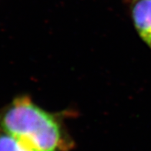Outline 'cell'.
<instances>
[{"mask_svg":"<svg viewBox=\"0 0 151 151\" xmlns=\"http://www.w3.org/2000/svg\"><path fill=\"white\" fill-rule=\"evenodd\" d=\"M0 127L32 151H61L63 145L53 116L26 98L18 99L6 109Z\"/></svg>","mask_w":151,"mask_h":151,"instance_id":"cell-1","label":"cell"},{"mask_svg":"<svg viewBox=\"0 0 151 151\" xmlns=\"http://www.w3.org/2000/svg\"><path fill=\"white\" fill-rule=\"evenodd\" d=\"M132 16L137 32L151 48V0H138L133 7Z\"/></svg>","mask_w":151,"mask_h":151,"instance_id":"cell-2","label":"cell"},{"mask_svg":"<svg viewBox=\"0 0 151 151\" xmlns=\"http://www.w3.org/2000/svg\"><path fill=\"white\" fill-rule=\"evenodd\" d=\"M0 151H32L6 132L0 131Z\"/></svg>","mask_w":151,"mask_h":151,"instance_id":"cell-3","label":"cell"}]
</instances>
